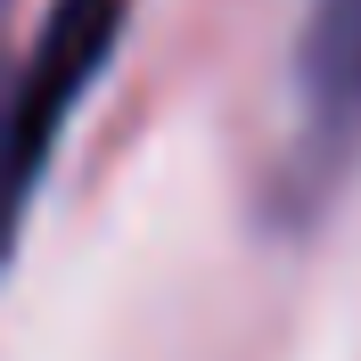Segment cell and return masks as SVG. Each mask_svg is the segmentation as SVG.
<instances>
[{
    "instance_id": "cell-1",
    "label": "cell",
    "mask_w": 361,
    "mask_h": 361,
    "mask_svg": "<svg viewBox=\"0 0 361 361\" xmlns=\"http://www.w3.org/2000/svg\"><path fill=\"white\" fill-rule=\"evenodd\" d=\"M115 33H123V0H58L25 42L17 33L0 42V255L33 205V180L66 132V115L107 66Z\"/></svg>"
},
{
    "instance_id": "cell-2",
    "label": "cell",
    "mask_w": 361,
    "mask_h": 361,
    "mask_svg": "<svg viewBox=\"0 0 361 361\" xmlns=\"http://www.w3.org/2000/svg\"><path fill=\"white\" fill-rule=\"evenodd\" d=\"M295 90H304V140L320 164L361 148V0H304L295 42Z\"/></svg>"
}]
</instances>
